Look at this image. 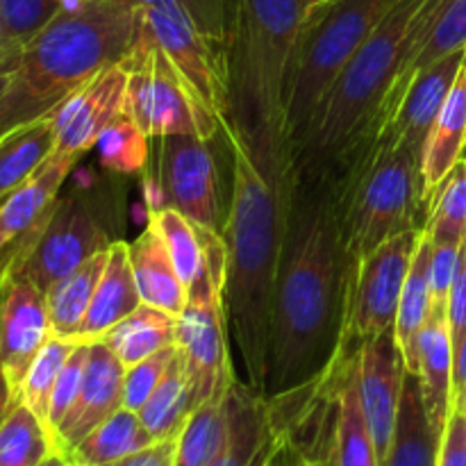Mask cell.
<instances>
[{
  "mask_svg": "<svg viewBox=\"0 0 466 466\" xmlns=\"http://www.w3.org/2000/svg\"><path fill=\"white\" fill-rule=\"evenodd\" d=\"M349 255L332 173L296 164L285 246L273 294L267 390L314 380L339 349Z\"/></svg>",
  "mask_w": 466,
  "mask_h": 466,
  "instance_id": "1",
  "label": "cell"
},
{
  "mask_svg": "<svg viewBox=\"0 0 466 466\" xmlns=\"http://www.w3.org/2000/svg\"><path fill=\"white\" fill-rule=\"evenodd\" d=\"M232 155V191L221 237L226 244L228 337L235 339L246 385L267 390L273 294L285 246L296 155L291 141L248 135L230 123L223 132Z\"/></svg>",
  "mask_w": 466,
  "mask_h": 466,
  "instance_id": "2",
  "label": "cell"
},
{
  "mask_svg": "<svg viewBox=\"0 0 466 466\" xmlns=\"http://www.w3.org/2000/svg\"><path fill=\"white\" fill-rule=\"evenodd\" d=\"M139 7L132 0H86L62 9L21 48L0 103V139L44 118L109 64H118L137 36Z\"/></svg>",
  "mask_w": 466,
  "mask_h": 466,
  "instance_id": "3",
  "label": "cell"
},
{
  "mask_svg": "<svg viewBox=\"0 0 466 466\" xmlns=\"http://www.w3.org/2000/svg\"><path fill=\"white\" fill-rule=\"evenodd\" d=\"M305 12L303 0H232L226 41L230 123L250 135L291 141L285 103Z\"/></svg>",
  "mask_w": 466,
  "mask_h": 466,
  "instance_id": "4",
  "label": "cell"
},
{
  "mask_svg": "<svg viewBox=\"0 0 466 466\" xmlns=\"http://www.w3.org/2000/svg\"><path fill=\"white\" fill-rule=\"evenodd\" d=\"M332 173L349 262L371 253L391 237L426 230L421 155L367 135Z\"/></svg>",
  "mask_w": 466,
  "mask_h": 466,
  "instance_id": "5",
  "label": "cell"
},
{
  "mask_svg": "<svg viewBox=\"0 0 466 466\" xmlns=\"http://www.w3.org/2000/svg\"><path fill=\"white\" fill-rule=\"evenodd\" d=\"M208 268L189 289L185 312L177 317L176 344L187 362L196 408L217 394L230 391L237 380L228 353V323L223 285H226V244L221 232L203 230Z\"/></svg>",
  "mask_w": 466,
  "mask_h": 466,
  "instance_id": "6",
  "label": "cell"
},
{
  "mask_svg": "<svg viewBox=\"0 0 466 466\" xmlns=\"http://www.w3.org/2000/svg\"><path fill=\"white\" fill-rule=\"evenodd\" d=\"M114 241L116 237L105 223L94 194L76 191L55 200L46 221L12 250L0 268L25 278L46 294L55 282Z\"/></svg>",
  "mask_w": 466,
  "mask_h": 466,
  "instance_id": "7",
  "label": "cell"
},
{
  "mask_svg": "<svg viewBox=\"0 0 466 466\" xmlns=\"http://www.w3.org/2000/svg\"><path fill=\"white\" fill-rule=\"evenodd\" d=\"M118 64L127 71L126 109L146 135L157 139L168 135H196L208 141L223 135L221 123L168 66L157 46L139 35V30Z\"/></svg>",
  "mask_w": 466,
  "mask_h": 466,
  "instance_id": "8",
  "label": "cell"
},
{
  "mask_svg": "<svg viewBox=\"0 0 466 466\" xmlns=\"http://www.w3.org/2000/svg\"><path fill=\"white\" fill-rule=\"evenodd\" d=\"M423 230L391 237L371 253L349 262L339 349L355 353L364 341L391 330L410 264Z\"/></svg>",
  "mask_w": 466,
  "mask_h": 466,
  "instance_id": "9",
  "label": "cell"
},
{
  "mask_svg": "<svg viewBox=\"0 0 466 466\" xmlns=\"http://www.w3.org/2000/svg\"><path fill=\"white\" fill-rule=\"evenodd\" d=\"M139 35L153 41L168 66L194 91L196 98L221 123L230 126V82L228 53L221 41L205 35L194 18L173 5L139 7Z\"/></svg>",
  "mask_w": 466,
  "mask_h": 466,
  "instance_id": "10",
  "label": "cell"
},
{
  "mask_svg": "<svg viewBox=\"0 0 466 466\" xmlns=\"http://www.w3.org/2000/svg\"><path fill=\"white\" fill-rule=\"evenodd\" d=\"M157 177L168 208L185 214L196 228L221 232L218 173L208 139L196 135L159 137Z\"/></svg>",
  "mask_w": 466,
  "mask_h": 466,
  "instance_id": "11",
  "label": "cell"
},
{
  "mask_svg": "<svg viewBox=\"0 0 466 466\" xmlns=\"http://www.w3.org/2000/svg\"><path fill=\"white\" fill-rule=\"evenodd\" d=\"M291 440V414L282 396L235 380L228 394V440L212 466H273Z\"/></svg>",
  "mask_w": 466,
  "mask_h": 466,
  "instance_id": "12",
  "label": "cell"
},
{
  "mask_svg": "<svg viewBox=\"0 0 466 466\" xmlns=\"http://www.w3.org/2000/svg\"><path fill=\"white\" fill-rule=\"evenodd\" d=\"M53 337L46 294L0 268V369L18 399L27 369Z\"/></svg>",
  "mask_w": 466,
  "mask_h": 466,
  "instance_id": "13",
  "label": "cell"
},
{
  "mask_svg": "<svg viewBox=\"0 0 466 466\" xmlns=\"http://www.w3.org/2000/svg\"><path fill=\"white\" fill-rule=\"evenodd\" d=\"M405 367L403 353L396 341V330L382 332L373 339L364 341L355 350V378H358L360 400L364 417L376 444L378 458L385 464L394 440L396 421H399L400 399H403Z\"/></svg>",
  "mask_w": 466,
  "mask_h": 466,
  "instance_id": "14",
  "label": "cell"
},
{
  "mask_svg": "<svg viewBox=\"0 0 466 466\" xmlns=\"http://www.w3.org/2000/svg\"><path fill=\"white\" fill-rule=\"evenodd\" d=\"M127 71L109 64L77 86L50 112L55 127V153L82 157L94 148L100 132L126 112Z\"/></svg>",
  "mask_w": 466,
  "mask_h": 466,
  "instance_id": "15",
  "label": "cell"
},
{
  "mask_svg": "<svg viewBox=\"0 0 466 466\" xmlns=\"http://www.w3.org/2000/svg\"><path fill=\"white\" fill-rule=\"evenodd\" d=\"M464 64L466 48L455 50L419 71L403 91L396 107L382 121H378L369 135L390 141V144L405 146L421 155L428 132L440 116Z\"/></svg>",
  "mask_w": 466,
  "mask_h": 466,
  "instance_id": "16",
  "label": "cell"
},
{
  "mask_svg": "<svg viewBox=\"0 0 466 466\" xmlns=\"http://www.w3.org/2000/svg\"><path fill=\"white\" fill-rule=\"evenodd\" d=\"M123 380H126V367L121 360L103 339L91 341L80 394L55 432V451L66 455L96 426L123 408Z\"/></svg>",
  "mask_w": 466,
  "mask_h": 466,
  "instance_id": "17",
  "label": "cell"
},
{
  "mask_svg": "<svg viewBox=\"0 0 466 466\" xmlns=\"http://www.w3.org/2000/svg\"><path fill=\"white\" fill-rule=\"evenodd\" d=\"M77 159L76 155L53 153L25 185L0 200V264L46 221Z\"/></svg>",
  "mask_w": 466,
  "mask_h": 466,
  "instance_id": "18",
  "label": "cell"
},
{
  "mask_svg": "<svg viewBox=\"0 0 466 466\" xmlns=\"http://www.w3.org/2000/svg\"><path fill=\"white\" fill-rule=\"evenodd\" d=\"M335 405H332L330 453L335 466H382L364 417L355 378V353L337 350L330 360Z\"/></svg>",
  "mask_w": 466,
  "mask_h": 466,
  "instance_id": "19",
  "label": "cell"
},
{
  "mask_svg": "<svg viewBox=\"0 0 466 466\" xmlns=\"http://www.w3.org/2000/svg\"><path fill=\"white\" fill-rule=\"evenodd\" d=\"M423 408L432 431L441 437L449 423L453 400V341L446 308H431L417 341V373Z\"/></svg>",
  "mask_w": 466,
  "mask_h": 466,
  "instance_id": "20",
  "label": "cell"
},
{
  "mask_svg": "<svg viewBox=\"0 0 466 466\" xmlns=\"http://www.w3.org/2000/svg\"><path fill=\"white\" fill-rule=\"evenodd\" d=\"M139 305L141 296L137 289L135 273H132L127 241L116 239L109 246L107 264H105V271L96 287V294L91 299L76 341L91 344V341L103 339L116 323L130 317Z\"/></svg>",
  "mask_w": 466,
  "mask_h": 466,
  "instance_id": "21",
  "label": "cell"
},
{
  "mask_svg": "<svg viewBox=\"0 0 466 466\" xmlns=\"http://www.w3.org/2000/svg\"><path fill=\"white\" fill-rule=\"evenodd\" d=\"M462 48H466V0H449V3L444 5V9L432 18L426 35L417 41V46H414L408 53V57L403 59L394 82H391V86L387 89L385 98L378 105L373 126H376L378 121H382V118L396 107V103L400 100L403 91L408 89V85L412 82V77L417 76L419 71H423L426 66L435 64L437 59L446 57V55Z\"/></svg>",
  "mask_w": 466,
  "mask_h": 466,
  "instance_id": "22",
  "label": "cell"
},
{
  "mask_svg": "<svg viewBox=\"0 0 466 466\" xmlns=\"http://www.w3.org/2000/svg\"><path fill=\"white\" fill-rule=\"evenodd\" d=\"M127 250L141 303L162 309L176 319L180 317L189 300V291L176 273L171 255L157 230L148 223V228L132 244H127Z\"/></svg>",
  "mask_w": 466,
  "mask_h": 466,
  "instance_id": "23",
  "label": "cell"
},
{
  "mask_svg": "<svg viewBox=\"0 0 466 466\" xmlns=\"http://www.w3.org/2000/svg\"><path fill=\"white\" fill-rule=\"evenodd\" d=\"M466 153V64L441 107L440 116L432 123L421 150L423 196L431 205L437 185L446 173L464 157Z\"/></svg>",
  "mask_w": 466,
  "mask_h": 466,
  "instance_id": "24",
  "label": "cell"
},
{
  "mask_svg": "<svg viewBox=\"0 0 466 466\" xmlns=\"http://www.w3.org/2000/svg\"><path fill=\"white\" fill-rule=\"evenodd\" d=\"M440 441L423 408L419 378L408 371L394 440L382 466H437Z\"/></svg>",
  "mask_w": 466,
  "mask_h": 466,
  "instance_id": "25",
  "label": "cell"
},
{
  "mask_svg": "<svg viewBox=\"0 0 466 466\" xmlns=\"http://www.w3.org/2000/svg\"><path fill=\"white\" fill-rule=\"evenodd\" d=\"M432 239L426 230L421 232L417 250H414L412 264H410L408 280H405L403 294L399 300V312H396V341L403 353L405 367L410 373H417V341L423 326L431 314V280H428V267H431Z\"/></svg>",
  "mask_w": 466,
  "mask_h": 466,
  "instance_id": "26",
  "label": "cell"
},
{
  "mask_svg": "<svg viewBox=\"0 0 466 466\" xmlns=\"http://www.w3.org/2000/svg\"><path fill=\"white\" fill-rule=\"evenodd\" d=\"M155 444L139 414L121 408L66 453L73 466H105Z\"/></svg>",
  "mask_w": 466,
  "mask_h": 466,
  "instance_id": "27",
  "label": "cell"
},
{
  "mask_svg": "<svg viewBox=\"0 0 466 466\" xmlns=\"http://www.w3.org/2000/svg\"><path fill=\"white\" fill-rule=\"evenodd\" d=\"M177 346V344H176ZM196 410L194 387H191L189 373H187V362L182 358L180 349L173 355L167 373L155 387L153 396L146 400L144 408L139 410V419L146 431L153 435L155 441L176 440L185 428L189 414Z\"/></svg>",
  "mask_w": 466,
  "mask_h": 466,
  "instance_id": "28",
  "label": "cell"
},
{
  "mask_svg": "<svg viewBox=\"0 0 466 466\" xmlns=\"http://www.w3.org/2000/svg\"><path fill=\"white\" fill-rule=\"evenodd\" d=\"M107 250L109 248L96 253L94 258L82 262L76 271L64 276L46 291L50 328H53L55 337L76 341L91 299L96 294V287L105 271V264H107Z\"/></svg>",
  "mask_w": 466,
  "mask_h": 466,
  "instance_id": "29",
  "label": "cell"
},
{
  "mask_svg": "<svg viewBox=\"0 0 466 466\" xmlns=\"http://www.w3.org/2000/svg\"><path fill=\"white\" fill-rule=\"evenodd\" d=\"M55 153L53 118L44 116L0 139V200L25 185Z\"/></svg>",
  "mask_w": 466,
  "mask_h": 466,
  "instance_id": "30",
  "label": "cell"
},
{
  "mask_svg": "<svg viewBox=\"0 0 466 466\" xmlns=\"http://www.w3.org/2000/svg\"><path fill=\"white\" fill-rule=\"evenodd\" d=\"M176 317L141 303L130 317L116 323L103 337V341L121 360L123 367L130 369L139 364L141 360L176 344Z\"/></svg>",
  "mask_w": 466,
  "mask_h": 466,
  "instance_id": "31",
  "label": "cell"
},
{
  "mask_svg": "<svg viewBox=\"0 0 466 466\" xmlns=\"http://www.w3.org/2000/svg\"><path fill=\"white\" fill-rule=\"evenodd\" d=\"M228 394L200 403L176 437L173 466H212L228 440Z\"/></svg>",
  "mask_w": 466,
  "mask_h": 466,
  "instance_id": "32",
  "label": "cell"
},
{
  "mask_svg": "<svg viewBox=\"0 0 466 466\" xmlns=\"http://www.w3.org/2000/svg\"><path fill=\"white\" fill-rule=\"evenodd\" d=\"M148 223L162 237L167 246L176 273L180 276L187 291L200 280V276L208 268V253H205L203 235L198 228L173 208H164L159 212L148 214Z\"/></svg>",
  "mask_w": 466,
  "mask_h": 466,
  "instance_id": "33",
  "label": "cell"
},
{
  "mask_svg": "<svg viewBox=\"0 0 466 466\" xmlns=\"http://www.w3.org/2000/svg\"><path fill=\"white\" fill-rule=\"evenodd\" d=\"M55 453L48 428L27 405L16 403L0 426V466H39Z\"/></svg>",
  "mask_w": 466,
  "mask_h": 466,
  "instance_id": "34",
  "label": "cell"
},
{
  "mask_svg": "<svg viewBox=\"0 0 466 466\" xmlns=\"http://www.w3.org/2000/svg\"><path fill=\"white\" fill-rule=\"evenodd\" d=\"M426 232L435 244H464L466 239V155L437 185L428 209Z\"/></svg>",
  "mask_w": 466,
  "mask_h": 466,
  "instance_id": "35",
  "label": "cell"
},
{
  "mask_svg": "<svg viewBox=\"0 0 466 466\" xmlns=\"http://www.w3.org/2000/svg\"><path fill=\"white\" fill-rule=\"evenodd\" d=\"M148 141L150 137L126 109L100 132L94 148L98 150L103 168L118 176H130L139 173L148 164Z\"/></svg>",
  "mask_w": 466,
  "mask_h": 466,
  "instance_id": "36",
  "label": "cell"
},
{
  "mask_svg": "<svg viewBox=\"0 0 466 466\" xmlns=\"http://www.w3.org/2000/svg\"><path fill=\"white\" fill-rule=\"evenodd\" d=\"M77 341L62 339V337H50L46 341L44 349L35 358L32 367L27 369L25 380L21 385V394H18V403L27 405L36 417L44 421L48 419L50 396H53L55 382H57L59 373H62L64 364H66L68 355L73 353Z\"/></svg>",
  "mask_w": 466,
  "mask_h": 466,
  "instance_id": "37",
  "label": "cell"
},
{
  "mask_svg": "<svg viewBox=\"0 0 466 466\" xmlns=\"http://www.w3.org/2000/svg\"><path fill=\"white\" fill-rule=\"evenodd\" d=\"M59 12L62 7L57 0H0V23H3L5 41L7 46L23 48Z\"/></svg>",
  "mask_w": 466,
  "mask_h": 466,
  "instance_id": "38",
  "label": "cell"
},
{
  "mask_svg": "<svg viewBox=\"0 0 466 466\" xmlns=\"http://www.w3.org/2000/svg\"><path fill=\"white\" fill-rule=\"evenodd\" d=\"M86 362H89V344L77 341L73 353L68 355L66 364H64L62 373H59L57 382H55L53 396H50L48 419H46V428H48L50 437H55L57 428L62 426L66 414L71 412L73 403L77 400V394H80V387H82V378H85Z\"/></svg>",
  "mask_w": 466,
  "mask_h": 466,
  "instance_id": "39",
  "label": "cell"
},
{
  "mask_svg": "<svg viewBox=\"0 0 466 466\" xmlns=\"http://www.w3.org/2000/svg\"><path fill=\"white\" fill-rule=\"evenodd\" d=\"M177 353V346H167L159 353L150 355V358L141 360L135 367L126 369V380H123V408L139 412L146 405V400L153 396L155 387L167 373L168 364H171L173 355Z\"/></svg>",
  "mask_w": 466,
  "mask_h": 466,
  "instance_id": "40",
  "label": "cell"
},
{
  "mask_svg": "<svg viewBox=\"0 0 466 466\" xmlns=\"http://www.w3.org/2000/svg\"><path fill=\"white\" fill-rule=\"evenodd\" d=\"M137 7H153V5H173L189 14L196 25L212 39L226 46L228 27H230L232 0H132Z\"/></svg>",
  "mask_w": 466,
  "mask_h": 466,
  "instance_id": "41",
  "label": "cell"
},
{
  "mask_svg": "<svg viewBox=\"0 0 466 466\" xmlns=\"http://www.w3.org/2000/svg\"><path fill=\"white\" fill-rule=\"evenodd\" d=\"M332 382L328 385L326 399H323L321 410H319L317 426H314L312 435H308V440H300V437H291L289 449L294 451L296 462L299 466H335L332 464V453H330V435H332V421L330 428L326 431V419L330 417L332 410Z\"/></svg>",
  "mask_w": 466,
  "mask_h": 466,
  "instance_id": "42",
  "label": "cell"
},
{
  "mask_svg": "<svg viewBox=\"0 0 466 466\" xmlns=\"http://www.w3.org/2000/svg\"><path fill=\"white\" fill-rule=\"evenodd\" d=\"M460 264H462V246L435 244V241H432L431 267H428L432 308H446L451 287H453L455 278H458Z\"/></svg>",
  "mask_w": 466,
  "mask_h": 466,
  "instance_id": "43",
  "label": "cell"
},
{
  "mask_svg": "<svg viewBox=\"0 0 466 466\" xmlns=\"http://www.w3.org/2000/svg\"><path fill=\"white\" fill-rule=\"evenodd\" d=\"M437 466H466V414L453 412L441 432Z\"/></svg>",
  "mask_w": 466,
  "mask_h": 466,
  "instance_id": "44",
  "label": "cell"
},
{
  "mask_svg": "<svg viewBox=\"0 0 466 466\" xmlns=\"http://www.w3.org/2000/svg\"><path fill=\"white\" fill-rule=\"evenodd\" d=\"M446 319H449V330H451V341L455 346L462 344L466 337V264L462 258L460 264L458 278H455L453 287H451L449 303H446Z\"/></svg>",
  "mask_w": 466,
  "mask_h": 466,
  "instance_id": "45",
  "label": "cell"
},
{
  "mask_svg": "<svg viewBox=\"0 0 466 466\" xmlns=\"http://www.w3.org/2000/svg\"><path fill=\"white\" fill-rule=\"evenodd\" d=\"M173 460H176V440H164L155 441V444L139 451V453L127 455L118 462L105 466H173Z\"/></svg>",
  "mask_w": 466,
  "mask_h": 466,
  "instance_id": "46",
  "label": "cell"
},
{
  "mask_svg": "<svg viewBox=\"0 0 466 466\" xmlns=\"http://www.w3.org/2000/svg\"><path fill=\"white\" fill-rule=\"evenodd\" d=\"M453 412L466 414V337L453 350ZM451 412V414H453Z\"/></svg>",
  "mask_w": 466,
  "mask_h": 466,
  "instance_id": "47",
  "label": "cell"
},
{
  "mask_svg": "<svg viewBox=\"0 0 466 466\" xmlns=\"http://www.w3.org/2000/svg\"><path fill=\"white\" fill-rule=\"evenodd\" d=\"M18 53H21V48H16V46H5V48L0 50V103H3L5 94H7L9 89V82H12Z\"/></svg>",
  "mask_w": 466,
  "mask_h": 466,
  "instance_id": "48",
  "label": "cell"
},
{
  "mask_svg": "<svg viewBox=\"0 0 466 466\" xmlns=\"http://www.w3.org/2000/svg\"><path fill=\"white\" fill-rule=\"evenodd\" d=\"M144 196H146V203H148V214L168 208L167 194H164V187L162 182H159V177H153V176L144 177Z\"/></svg>",
  "mask_w": 466,
  "mask_h": 466,
  "instance_id": "49",
  "label": "cell"
},
{
  "mask_svg": "<svg viewBox=\"0 0 466 466\" xmlns=\"http://www.w3.org/2000/svg\"><path fill=\"white\" fill-rule=\"evenodd\" d=\"M18 403V399L14 396L12 387H9L7 378H5L3 369H0V426H3V421L7 419V414L12 412L14 405Z\"/></svg>",
  "mask_w": 466,
  "mask_h": 466,
  "instance_id": "50",
  "label": "cell"
},
{
  "mask_svg": "<svg viewBox=\"0 0 466 466\" xmlns=\"http://www.w3.org/2000/svg\"><path fill=\"white\" fill-rule=\"evenodd\" d=\"M39 466H73L68 462V458L64 453H59V451H55V453H50L48 458L44 460Z\"/></svg>",
  "mask_w": 466,
  "mask_h": 466,
  "instance_id": "51",
  "label": "cell"
},
{
  "mask_svg": "<svg viewBox=\"0 0 466 466\" xmlns=\"http://www.w3.org/2000/svg\"><path fill=\"white\" fill-rule=\"evenodd\" d=\"M278 466H299V462H296L294 451L289 449V444H287V449L282 451V455L278 458Z\"/></svg>",
  "mask_w": 466,
  "mask_h": 466,
  "instance_id": "52",
  "label": "cell"
},
{
  "mask_svg": "<svg viewBox=\"0 0 466 466\" xmlns=\"http://www.w3.org/2000/svg\"><path fill=\"white\" fill-rule=\"evenodd\" d=\"M57 3H59V7L66 9V12H71V9L82 7V5H85L86 0H57Z\"/></svg>",
  "mask_w": 466,
  "mask_h": 466,
  "instance_id": "53",
  "label": "cell"
},
{
  "mask_svg": "<svg viewBox=\"0 0 466 466\" xmlns=\"http://www.w3.org/2000/svg\"><path fill=\"white\" fill-rule=\"evenodd\" d=\"M7 46V41H5V32H3V23H0V50Z\"/></svg>",
  "mask_w": 466,
  "mask_h": 466,
  "instance_id": "54",
  "label": "cell"
},
{
  "mask_svg": "<svg viewBox=\"0 0 466 466\" xmlns=\"http://www.w3.org/2000/svg\"><path fill=\"white\" fill-rule=\"evenodd\" d=\"M303 3H305V7H314V5H319V3H323V0H303Z\"/></svg>",
  "mask_w": 466,
  "mask_h": 466,
  "instance_id": "55",
  "label": "cell"
},
{
  "mask_svg": "<svg viewBox=\"0 0 466 466\" xmlns=\"http://www.w3.org/2000/svg\"><path fill=\"white\" fill-rule=\"evenodd\" d=\"M462 258H464V264H466V239H464V244H462Z\"/></svg>",
  "mask_w": 466,
  "mask_h": 466,
  "instance_id": "56",
  "label": "cell"
},
{
  "mask_svg": "<svg viewBox=\"0 0 466 466\" xmlns=\"http://www.w3.org/2000/svg\"><path fill=\"white\" fill-rule=\"evenodd\" d=\"M464 155H466V153H464Z\"/></svg>",
  "mask_w": 466,
  "mask_h": 466,
  "instance_id": "57",
  "label": "cell"
}]
</instances>
